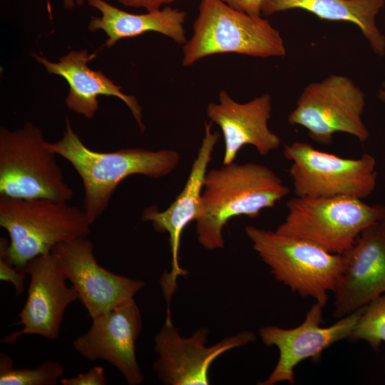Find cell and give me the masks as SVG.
<instances>
[{
    "label": "cell",
    "mask_w": 385,
    "mask_h": 385,
    "mask_svg": "<svg viewBox=\"0 0 385 385\" xmlns=\"http://www.w3.org/2000/svg\"><path fill=\"white\" fill-rule=\"evenodd\" d=\"M61 139L46 141V148L67 160L81 179L83 186V210L92 225L107 209L118 185L126 178L143 175L160 178L179 165L180 155L170 149L149 150L140 148L99 152L90 149L66 118Z\"/></svg>",
    "instance_id": "1"
},
{
    "label": "cell",
    "mask_w": 385,
    "mask_h": 385,
    "mask_svg": "<svg viewBox=\"0 0 385 385\" xmlns=\"http://www.w3.org/2000/svg\"><path fill=\"white\" fill-rule=\"evenodd\" d=\"M289 192L270 168L255 163L222 165L207 172L201 197V212L195 220L199 243L205 249L224 247V227L238 216L255 218L274 207Z\"/></svg>",
    "instance_id": "2"
},
{
    "label": "cell",
    "mask_w": 385,
    "mask_h": 385,
    "mask_svg": "<svg viewBox=\"0 0 385 385\" xmlns=\"http://www.w3.org/2000/svg\"><path fill=\"white\" fill-rule=\"evenodd\" d=\"M91 224L66 201L0 196V226L9 235V261L19 269L56 245L88 237Z\"/></svg>",
    "instance_id": "3"
},
{
    "label": "cell",
    "mask_w": 385,
    "mask_h": 385,
    "mask_svg": "<svg viewBox=\"0 0 385 385\" xmlns=\"http://www.w3.org/2000/svg\"><path fill=\"white\" fill-rule=\"evenodd\" d=\"M192 34L183 45V66L220 53L269 58L286 54L284 40L265 19L232 8L221 0H200Z\"/></svg>",
    "instance_id": "4"
},
{
    "label": "cell",
    "mask_w": 385,
    "mask_h": 385,
    "mask_svg": "<svg viewBox=\"0 0 385 385\" xmlns=\"http://www.w3.org/2000/svg\"><path fill=\"white\" fill-rule=\"evenodd\" d=\"M254 250L277 281L302 297H311L324 307L334 291L342 268V255L295 237L253 225L245 228Z\"/></svg>",
    "instance_id": "5"
},
{
    "label": "cell",
    "mask_w": 385,
    "mask_h": 385,
    "mask_svg": "<svg viewBox=\"0 0 385 385\" xmlns=\"http://www.w3.org/2000/svg\"><path fill=\"white\" fill-rule=\"evenodd\" d=\"M276 232L312 242L342 255L366 227L385 217V205L349 196L294 197Z\"/></svg>",
    "instance_id": "6"
},
{
    "label": "cell",
    "mask_w": 385,
    "mask_h": 385,
    "mask_svg": "<svg viewBox=\"0 0 385 385\" xmlns=\"http://www.w3.org/2000/svg\"><path fill=\"white\" fill-rule=\"evenodd\" d=\"M42 130L31 123L0 128V195L69 201L73 190L64 180L56 154Z\"/></svg>",
    "instance_id": "7"
},
{
    "label": "cell",
    "mask_w": 385,
    "mask_h": 385,
    "mask_svg": "<svg viewBox=\"0 0 385 385\" xmlns=\"http://www.w3.org/2000/svg\"><path fill=\"white\" fill-rule=\"evenodd\" d=\"M284 157L292 161L289 175L296 197L349 196L364 199L375 190V158L366 153L347 158L295 141L287 145Z\"/></svg>",
    "instance_id": "8"
},
{
    "label": "cell",
    "mask_w": 385,
    "mask_h": 385,
    "mask_svg": "<svg viewBox=\"0 0 385 385\" xmlns=\"http://www.w3.org/2000/svg\"><path fill=\"white\" fill-rule=\"evenodd\" d=\"M365 94L348 76L331 74L302 91L289 124L304 128L316 143L329 145L334 134H349L363 143L369 132L362 120Z\"/></svg>",
    "instance_id": "9"
},
{
    "label": "cell",
    "mask_w": 385,
    "mask_h": 385,
    "mask_svg": "<svg viewBox=\"0 0 385 385\" xmlns=\"http://www.w3.org/2000/svg\"><path fill=\"white\" fill-rule=\"evenodd\" d=\"M208 333V329L201 327L191 336L183 337L167 308L165 322L154 338L158 356L153 365L163 384L208 385L210 368L217 357L256 340L252 332L244 330L207 346Z\"/></svg>",
    "instance_id": "10"
},
{
    "label": "cell",
    "mask_w": 385,
    "mask_h": 385,
    "mask_svg": "<svg viewBox=\"0 0 385 385\" xmlns=\"http://www.w3.org/2000/svg\"><path fill=\"white\" fill-rule=\"evenodd\" d=\"M51 252L64 277L76 289L91 319L134 298L145 285L140 279L116 274L101 266L87 237L60 243Z\"/></svg>",
    "instance_id": "11"
},
{
    "label": "cell",
    "mask_w": 385,
    "mask_h": 385,
    "mask_svg": "<svg viewBox=\"0 0 385 385\" xmlns=\"http://www.w3.org/2000/svg\"><path fill=\"white\" fill-rule=\"evenodd\" d=\"M365 307L345 316L330 327H322V307L317 302L307 312L304 322L292 329L266 326L259 334L267 346H275L279 360L267 379L259 385H274L279 382H294L295 366L308 358L319 359L322 351L334 343L349 338Z\"/></svg>",
    "instance_id": "12"
},
{
    "label": "cell",
    "mask_w": 385,
    "mask_h": 385,
    "mask_svg": "<svg viewBox=\"0 0 385 385\" xmlns=\"http://www.w3.org/2000/svg\"><path fill=\"white\" fill-rule=\"evenodd\" d=\"M17 270L31 277L28 297L19 314V320L15 324L24 327L1 341L12 344L23 334H38L48 339H56L66 308L79 299L76 289L73 285H66V279L51 252L29 260Z\"/></svg>",
    "instance_id": "13"
},
{
    "label": "cell",
    "mask_w": 385,
    "mask_h": 385,
    "mask_svg": "<svg viewBox=\"0 0 385 385\" xmlns=\"http://www.w3.org/2000/svg\"><path fill=\"white\" fill-rule=\"evenodd\" d=\"M92 320L88 330L73 341L75 350L88 361L103 360L113 366L129 385L140 384L144 375L135 343L143 324L134 298Z\"/></svg>",
    "instance_id": "14"
},
{
    "label": "cell",
    "mask_w": 385,
    "mask_h": 385,
    "mask_svg": "<svg viewBox=\"0 0 385 385\" xmlns=\"http://www.w3.org/2000/svg\"><path fill=\"white\" fill-rule=\"evenodd\" d=\"M212 123H205V135L194 160L185 185L171 205L164 211L152 206L145 209L142 219L150 222L158 232H168L170 245L171 269L163 274L160 284L167 304L177 288L178 277H185L187 271L179 263V249L183 230L195 221L201 212V197L207 166L212 160V151L219 139L217 131H211Z\"/></svg>",
    "instance_id": "15"
},
{
    "label": "cell",
    "mask_w": 385,
    "mask_h": 385,
    "mask_svg": "<svg viewBox=\"0 0 385 385\" xmlns=\"http://www.w3.org/2000/svg\"><path fill=\"white\" fill-rule=\"evenodd\" d=\"M333 316L341 319L385 292V217L364 229L342 255Z\"/></svg>",
    "instance_id": "16"
},
{
    "label": "cell",
    "mask_w": 385,
    "mask_h": 385,
    "mask_svg": "<svg viewBox=\"0 0 385 385\" xmlns=\"http://www.w3.org/2000/svg\"><path fill=\"white\" fill-rule=\"evenodd\" d=\"M271 96L264 93L247 103L235 101L221 91L217 103H210L206 113L221 129L225 143L222 165L234 163L240 150L247 145L261 155L277 149L281 139L268 126L272 112Z\"/></svg>",
    "instance_id": "17"
},
{
    "label": "cell",
    "mask_w": 385,
    "mask_h": 385,
    "mask_svg": "<svg viewBox=\"0 0 385 385\" xmlns=\"http://www.w3.org/2000/svg\"><path fill=\"white\" fill-rule=\"evenodd\" d=\"M32 56L43 64L47 72L63 77L69 85V93L66 98L67 107L76 113L92 118L98 108V96H115L123 101L130 109L140 130L143 132L142 107L134 96L121 92L122 87L116 85L100 71L91 70L88 63L96 56L86 49L71 51L51 62L46 57L33 53Z\"/></svg>",
    "instance_id": "18"
},
{
    "label": "cell",
    "mask_w": 385,
    "mask_h": 385,
    "mask_svg": "<svg viewBox=\"0 0 385 385\" xmlns=\"http://www.w3.org/2000/svg\"><path fill=\"white\" fill-rule=\"evenodd\" d=\"M87 1L101 14L100 17H91L88 28L91 31L103 30L106 34V47H112L121 38L147 32L160 33L182 45L188 40L184 28L187 13L184 11L166 7L138 14L121 10L104 0Z\"/></svg>",
    "instance_id": "19"
},
{
    "label": "cell",
    "mask_w": 385,
    "mask_h": 385,
    "mask_svg": "<svg viewBox=\"0 0 385 385\" xmlns=\"http://www.w3.org/2000/svg\"><path fill=\"white\" fill-rule=\"evenodd\" d=\"M384 4L385 0H266L262 14L302 9L322 19L352 23L360 29L373 52L381 57L385 55V36L376 25V16Z\"/></svg>",
    "instance_id": "20"
},
{
    "label": "cell",
    "mask_w": 385,
    "mask_h": 385,
    "mask_svg": "<svg viewBox=\"0 0 385 385\" xmlns=\"http://www.w3.org/2000/svg\"><path fill=\"white\" fill-rule=\"evenodd\" d=\"M63 373V366L52 359L35 369H15L12 358L0 353V385H56Z\"/></svg>",
    "instance_id": "21"
},
{
    "label": "cell",
    "mask_w": 385,
    "mask_h": 385,
    "mask_svg": "<svg viewBox=\"0 0 385 385\" xmlns=\"http://www.w3.org/2000/svg\"><path fill=\"white\" fill-rule=\"evenodd\" d=\"M349 339L365 340L374 350L385 342V295H380L365 306Z\"/></svg>",
    "instance_id": "22"
},
{
    "label": "cell",
    "mask_w": 385,
    "mask_h": 385,
    "mask_svg": "<svg viewBox=\"0 0 385 385\" xmlns=\"http://www.w3.org/2000/svg\"><path fill=\"white\" fill-rule=\"evenodd\" d=\"M9 241L5 237L0 238V279L11 282L15 289L16 296L21 295L25 289L26 274L19 271L8 260L6 250Z\"/></svg>",
    "instance_id": "23"
},
{
    "label": "cell",
    "mask_w": 385,
    "mask_h": 385,
    "mask_svg": "<svg viewBox=\"0 0 385 385\" xmlns=\"http://www.w3.org/2000/svg\"><path fill=\"white\" fill-rule=\"evenodd\" d=\"M62 385H106L107 380L104 375V369L94 366L86 373H81L72 378L61 379Z\"/></svg>",
    "instance_id": "24"
},
{
    "label": "cell",
    "mask_w": 385,
    "mask_h": 385,
    "mask_svg": "<svg viewBox=\"0 0 385 385\" xmlns=\"http://www.w3.org/2000/svg\"><path fill=\"white\" fill-rule=\"evenodd\" d=\"M232 8L249 15L260 16L266 0H221Z\"/></svg>",
    "instance_id": "25"
},
{
    "label": "cell",
    "mask_w": 385,
    "mask_h": 385,
    "mask_svg": "<svg viewBox=\"0 0 385 385\" xmlns=\"http://www.w3.org/2000/svg\"><path fill=\"white\" fill-rule=\"evenodd\" d=\"M119 3L128 7L143 8L147 11L161 9L164 4H169L176 0H118Z\"/></svg>",
    "instance_id": "26"
},
{
    "label": "cell",
    "mask_w": 385,
    "mask_h": 385,
    "mask_svg": "<svg viewBox=\"0 0 385 385\" xmlns=\"http://www.w3.org/2000/svg\"><path fill=\"white\" fill-rule=\"evenodd\" d=\"M84 1L85 0H63V6L66 9H72L75 8L76 5H83Z\"/></svg>",
    "instance_id": "27"
},
{
    "label": "cell",
    "mask_w": 385,
    "mask_h": 385,
    "mask_svg": "<svg viewBox=\"0 0 385 385\" xmlns=\"http://www.w3.org/2000/svg\"><path fill=\"white\" fill-rule=\"evenodd\" d=\"M377 96L379 101L385 106V81L381 83V86L378 90Z\"/></svg>",
    "instance_id": "28"
}]
</instances>
